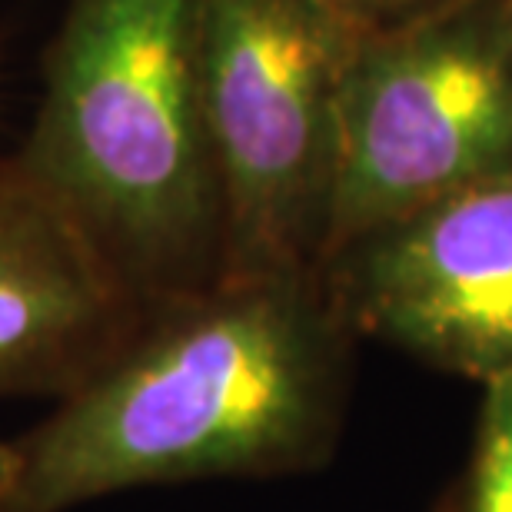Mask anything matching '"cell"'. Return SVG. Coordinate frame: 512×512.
Returning a JSON list of instances; mask_svg holds the SVG:
<instances>
[{
  "instance_id": "1",
  "label": "cell",
  "mask_w": 512,
  "mask_h": 512,
  "mask_svg": "<svg viewBox=\"0 0 512 512\" xmlns=\"http://www.w3.org/2000/svg\"><path fill=\"white\" fill-rule=\"evenodd\" d=\"M353 343L320 270L223 276L147 306L127 340L14 439L4 512L313 473L340 443Z\"/></svg>"
},
{
  "instance_id": "2",
  "label": "cell",
  "mask_w": 512,
  "mask_h": 512,
  "mask_svg": "<svg viewBox=\"0 0 512 512\" xmlns=\"http://www.w3.org/2000/svg\"><path fill=\"white\" fill-rule=\"evenodd\" d=\"M143 310L223 276L203 110V0H70L10 157Z\"/></svg>"
},
{
  "instance_id": "3",
  "label": "cell",
  "mask_w": 512,
  "mask_h": 512,
  "mask_svg": "<svg viewBox=\"0 0 512 512\" xmlns=\"http://www.w3.org/2000/svg\"><path fill=\"white\" fill-rule=\"evenodd\" d=\"M360 37L320 0H203L223 276L320 270L340 94Z\"/></svg>"
},
{
  "instance_id": "4",
  "label": "cell",
  "mask_w": 512,
  "mask_h": 512,
  "mask_svg": "<svg viewBox=\"0 0 512 512\" xmlns=\"http://www.w3.org/2000/svg\"><path fill=\"white\" fill-rule=\"evenodd\" d=\"M503 173H512L509 0H456L363 34L343 77L323 260Z\"/></svg>"
},
{
  "instance_id": "5",
  "label": "cell",
  "mask_w": 512,
  "mask_h": 512,
  "mask_svg": "<svg viewBox=\"0 0 512 512\" xmlns=\"http://www.w3.org/2000/svg\"><path fill=\"white\" fill-rule=\"evenodd\" d=\"M320 276L356 340L479 386L512 380V173L366 233Z\"/></svg>"
},
{
  "instance_id": "6",
  "label": "cell",
  "mask_w": 512,
  "mask_h": 512,
  "mask_svg": "<svg viewBox=\"0 0 512 512\" xmlns=\"http://www.w3.org/2000/svg\"><path fill=\"white\" fill-rule=\"evenodd\" d=\"M140 313L77 223L14 160L0 163V396H67Z\"/></svg>"
},
{
  "instance_id": "7",
  "label": "cell",
  "mask_w": 512,
  "mask_h": 512,
  "mask_svg": "<svg viewBox=\"0 0 512 512\" xmlns=\"http://www.w3.org/2000/svg\"><path fill=\"white\" fill-rule=\"evenodd\" d=\"M439 512H512V380L483 386L469 459Z\"/></svg>"
},
{
  "instance_id": "8",
  "label": "cell",
  "mask_w": 512,
  "mask_h": 512,
  "mask_svg": "<svg viewBox=\"0 0 512 512\" xmlns=\"http://www.w3.org/2000/svg\"><path fill=\"white\" fill-rule=\"evenodd\" d=\"M320 4L350 20L360 34H383V30L406 27L419 17L436 14L456 0H320Z\"/></svg>"
},
{
  "instance_id": "9",
  "label": "cell",
  "mask_w": 512,
  "mask_h": 512,
  "mask_svg": "<svg viewBox=\"0 0 512 512\" xmlns=\"http://www.w3.org/2000/svg\"><path fill=\"white\" fill-rule=\"evenodd\" d=\"M17 483V449L14 439H0V512H4Z\"/></svg>"
},
{
  "instance_id": "10",
  "label": "cell",
  "mask_w": 512,
  "mask_h": 512,
  "mask_svg": "<svg viewBox=\"0 0 512 512\" xmlns=\"http://www.w3.org/2000/svg\"><path fill=\"white\" fill-rule=\"evenodd\" d=\"M509 10H512V0H509Z\"/></svg>"
}]
</instances>
